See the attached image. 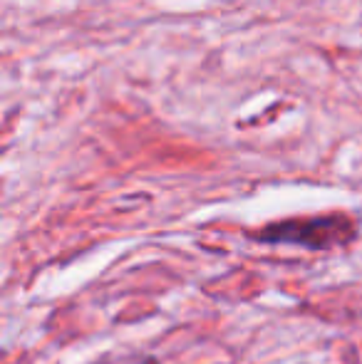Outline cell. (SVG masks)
I'll return each instance as SVG.
<instances>
[{
    "instance_id": "1",
    "label": "cell",
    "mask_w": 362,
    "mask_h": 364,
    "mask_svg": "<svg viewBox=\"0 0 362 364\" xmlns=\"http://www.w3.org/2000/svg\"><path fill=\"white\" fill-rule=\"evenodd\" d=\"M353 235V225L345 218L328 216V218H303V220H285L275 223L256 233L261 243H280V245H303L310 250H325Z\"/></svg>"
},
{
    "instance_id": "2",
    "label": "cell",
    "mask_w": 362,
    "mask_h": 364,
    "mask_svg": "<svg viewBox=\"0 0 362 364\" xmlns=\"http://www.w3.org/2000/svg\"><path fill=\"white\" fill-rule=\"evenodd\" d=\"M107 364V362H102ZM115 364H156L154 360H149V357H139V360H124V362H115Z\"/></svg>"
}]
</instances>
